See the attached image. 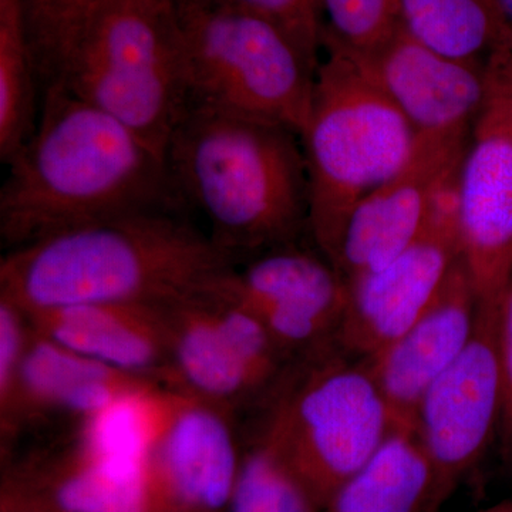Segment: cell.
Instances as JSON below:
<instances>
[{"instance_id":"obj_25","label":"cell","mask_w":512,"mask_h":512,"mask_svg":"<svg viewBox=\"0 0 512 512\" xmlns=\"http://www.w3.org/2000/svg\"><path fill=\"white\" fill-rule=\"evenodd\" d=\"M100 0H23L40 83L55 82L80 29Z\"/></svg>"},{"instance_id":"obj_20","label":"cell","mask_w":512,"mask_h":512,"mask_svg":"<svg viewBox=\"0 0 512 512\" xmlns=\"http://www.w3.org/2000/svg\"><path fill=\"white\" fill-rule=\"evenodd\" d=\"M436 476L413 427L397 424L322 512H436Z\"/></svg>"},{"instance_id":"obj_3","label":"cell","mask_w":512,"mask_h":512,"mask_svg":"<svg viewBox=\"0 0 512 512\" xmlns=\"http://www.w3.org/2000/svg\"><path fill=\"white\" fill-rule=\"evenodd\" d=\"M165 164L175 195L204 215L232 261L291 245L308 229V170L291 128L190 106Z\"/></svg>"},{"instance_id":"obj_12","label":"cell","mask_w":512,"mask_h":512,"mask_svg":"<svg viewBox=\"0 0 512 512\" xmlns=\"http://www.w3.org/2000/svg\"><path fill=\"white\" fill-rule=\"evenodd\" d=\"M467 141L419 136L409 163L357 204L335 261L346 284L379 271L419 237L440 195L456 181Z\"/></svg>"},{"instance_id":"obj_27","label":"cell","mask_w":512,"mask_h":512,"mask_svg":"<svg viewBox=\"0 0 512 512\" xmlns=\"http://www.w3.org/2000/svg\"><path fill=\"white\" fill-rule=\"evenodd\" d=\"M244 10L284 32L309 62L318 66L322 52V0H208Z\"/></svg>"},{"instance_id":"obj_32","label":"cell","mask_w":512,"mask_h":512,"mask_svg":"<svg viewBox=\"0 0 512 512\" xmlns=\"http://www.w3.org/2000/svg\"><path fill=\"white\" fill-rule=\"evenodd\" d=\"M480 512H512V500L503 501V503L495 504L493 507L485 508Z\"/></svg>"},{"instance_id":"obj_5","label":"cell","mask_w":512,"mask_h":512,"mask_svg":"<svg viewBox=\"0 0 512 512\" xmlns=\"http://www.w3.org/2000/svg\"><path fill=\"white\" fill-rule=\"evenodd\" d=\"M53 83L106 111L165 158L190 109L174 0H100Z\"/></svg>"},{"instance_id":"obj_24","label":"cell","mask_w":512,"mask_h":512,"mask_svg":"<svg viewBox=\"0 0 512 512\" xmlns=\"http://www.w3.org/2000/svg\"><path fill=\"white\" fill-rule=\"evenodd\" d=\"M228 512H322L309 488L264 439L241 460Z\"/></svg>"},{"instance_id":"obj_26","label":"cell","mask_w":512,"mask_h":512,"mask_svg":"<svg viewBox=\"0 0 512 512\" xmlns=\"http://www.w3.org/2000/svg\"><path fill=\"white\" fill-rule=\"evenodd\" d=\"M323 33L357 55L386 45L402 28V0H322Z\"/></svg>"},{"instance_id":"obj_29","label":"cell","mask_w":512,"mask_h":512,"mask_svg":"<svg viewBox=\"0 0 512 512\" xmlns=\"http://www.w3.org/2000/svg\"><path fill=\"white\" fill-rule=\"evenodd\" d=\"M498 357L503 380V413H501V456L512 471V276L498 308Z\"/></svg>"},{"instance_id":"obj_28","label":"cell","mask_w":512,"mask_h":512,"mask_svg":"<svg viewBox=\"0 0 512 512\" xmlns=\"http://www.w3.org/2000/svg\"><path fill=\"white\" fill-rule=\"evenodd\" d=\"M30 335L28 315L8 299L0 298V429L12 436L20 369Z\"/></svg>"},{"instance_id":"obj_18","label":"cell","mask_w":512,"mask_h":512,"mask_svg":"<svg viewBox=\"0 0 512 512\" xmlns=\"http://www.w3.org/2000/svg\"><path fill=\"white\" fill-rule=\"evenodd\" d=\"M168 387L232 410L268 386L239 353L207 292L168 305Z\"/></svg>"},{"instance_id":"obj_10","label":"cell","mask_w":512,"mask_h":512,"mask_svg":"<svg viewBox=\"0 0 512 512\" xmlns=\"http://www.w3.org/2000/svg\"><path fill=\"white\" fill-rule=\"evenodd\" d=\"M460 259L454 181L440 195L419 237L402 254L348 284L336 348L352 359L365 360L389 346L429 308Z\"/></svg>"},{"instance_id":"obj_16","label":"cell","mask_w":512,"mask_h":512,"mask_svg":"<svg viewBox=\"0 0 512 512\" xmlns=\"http://www.w3.org/2000/svg\"><path fill=\"white\" fill-rule=\"evenodd\" d=\"M25 313L35 332L64 348L130 375L170 384L168 305L84 303Z\"/></svg>"},{"instance_id":"obj_9","label":"cell","mask_w":512,"mask_h":512,"mask_svg":"<svg viewBox=\"0 0 512 512\" xmlns=\"http://www.w3.org/2000/svg\"><path fill=\"white\" fill-rule=\"evenodd\" d=\"M498 308L478 305L476 329L467 348L431 384L414 414L413 429L433 466L440 505L480 463L500 430Z\"/></svg>"},{"instance_id":"obj_17","label":"cell","mask_w":512,"mask_h":512,"mask_svg":"<svg viewBox=\"0 0 512 512\" xmlns=\"http://www.w3.org/2000/svg\"><path fill=\"white\" fill-rule=\"evenodd\" d=\"M150 384L160 383L73 352L30 326L10 439L47 414H73L84 420L124 394Z\"/></svg>"},{"instance_id":"obj_6","label":"cell","mask_w":512,"mask_h":512,"mask_svg":"<svg viewBox=\"0 0 512 512\" xmlns=\"http://www.w3.org/2000/svg\"><path fill=\"white\" fill-rule=\"evenodd\" d=\"M190 106L281 124L301 134L318 66L272 23L208 0H174Z\"/></svg>"},{"instance_id":"obj_7","label":"cell","mask_w":512,"mask_h":512,"mask_svg":"<svg viewBox=\"0 0 512 512\" xmlns=\"http://www.w3.org/2000/svg\"><path fill=\"white\" fill-rule=\"evenodd\" d=\"M396 426L365 365L326 345L279 397L262 439L285 458L323 510Z\"/></svg>"},{"instance_id":"obj_1","label":"cell","mask_w":512,"mask_h":512,"mask_svg":"<svg viewBox=\"0 0 512 512\" xmlns=\"http://www.w3.org/2000/svg\"><path fill=\"white\" fill-rule=\"evenodd\" d=\"M6 165L0 235L8 251L177 197L160 153L60 83L45 87L35 130Z\"/></svg>"},{"instance_id":"obj_4","label":"cell","mask_w":512,"mask_h":512,"mask_svg":"<svg viewBox=\"0 0 512 512\" xmlns=\"http://www.w3.org/2000/svg\"><path fill=\"white\" fill-rule=\"evenodd\" d=\"M301 143L309 181L308 229L335 265L350 215L409 163L417 136L355 53L323 33Z\"/></svg>"},{"instance_id":"obj_14","label":"cell","mask_w":512,"mask_h":512,"mask_svg":"<svg viewBox=\"0 0 512 512\" xmlns=\"http://www.w3.org/2000/svg\"><path fill=\"white\" fill-rule=\"evenodd\" d=\"M477 315L476 291L460 259L423 315L389 346L359 360L375 379L397 424L413 427L424 394L467 348Z\"/></svg>"},{"instance_id":"obj_23","label":"cell","mask_w":512,"mask_h":512,"mask_svg":"<svg viewBox=\"0 0 512 512\" xmlns=\"http://www.w3.org/2000/svg\"><path fill=\"white\" fill-rule=\"evenodd\" d=\"M39 73L23 0H0V160L8 163L28 141L39 117Z\"/></svg>"},{"instance_id":"obj_13","label":"cell","mask_w":512,"mask_h":512,"mask_svg":"<svg viewBox=\"0 0 512 512\" xmlns=\"http://www.w3.org/2000/svg\"><path fill=\"white\" fill-rule=\"evenodd\" d=\"M239 467L229 410L181 392L148 458L154 512L228 510Z\"/></svg>"},{"instance_id":"obj_15","label":"cell","mask_w":512,"mask_h":512,"mask_svg":"<svg viewBox=\"0 0 512 512\" xmlns=\"http://www.w3.org/2000/svg\"><path fill=\"white\" fill-rule=\"evenodd\" d=\"M355 55L417 136H470L484 99L485 63L437 55L403 28L376 52Z\"/></svg>"},{"instance_id":"obj_22","label":"cell","mask_w":512,"mask_h":512,"mask_svg":"<svg viewBox=\"0 0 512 512\" xmlns=\"http://www.w3.org/2000/svg\"><path fill=\"white\" fill-rule=\"evenodd\" d=\"M181 392L150 384L124 394L83 420L79 446L96 456L148 466V458L173 419Z\"/></svg>"},{"instance_id":"obj_31","label":"cell","mask_w":512,"mask_h":512,"mask_svg":"<svg viewBox=\"0 0 512 512\" xmlns=\"http://www.w3.org/2000/svg\"><path fill=\"white\" fill-rule=\"evenodd\" d=\"M495 2H497L504 19L507 20L508 25L512 29V0H495Z\"/></svg>"},{"instance_id":"obj_11","label":"cell","mask_w":512,"mask_h":512,"mask_svg":"<svg viewBox=\"0 0 512 512\" xmlns=\"http://www.w3.org/2000/svg\"><path fill=\"white\" fill-rule=\"evenodd\" d=\"M254 315L286 355L312 353L335 342L349 288L322 254L291 245L229 266L205 288Z\"/></svg>"},{"instance_id":"obj_30","label":"cell","mask_w":512,"mask_h":512,"mask_svg":"<svg viewBox=\"0 0 512 512\" xmlns=\"http://www.w3.org/2000/svg\"><path fill=\"white\" fill-rule=\"evenodd\" d=\"M5 503H8L15 512H64L55 510V508L42 507V505H36L32 503H26V501L19 500L15 495L10 493L6 494Z\"/></svg>"},{"instance_id":"obj_2","label":"cell","mask_w":512,"mask_h":512,"mask_svg":"<svg viewBox=\"0 0 512 512\" xmlns=\"http://www.w3.org/2000/svg\"><path fill=\"white\" fill-rule=\"evenodd\" d=\"M234 261L167 207L63 229L0 262V298L35 312L84 303L171 305L205 291Z\"/></svg>"},{"instance_id":"obj_19","label":"cell","mask_w":512,"mask_h":512,"mask_svg":"<svg viewBox=\"0 0 512 512\" xmlns=\"http://www.w3.org/2000/svg\"><path fill=\"white\" fill-rule=\"evenodd\" d=\"M19 500L64 512H154L148 466L96 456L77 444L37 473Z\"/></svg>"},{"instance_id":"obj_8","label":"cell","mask_w":512,"mask_h":512,"mask_svg":"<svg viewBox=\"0 0 512 512\" xmlns=\"http://www.w3.org/2000/svg\"><path fill=\"white\" fill-rule=\"evenodd\" d=\"M456 191L461 259L478 305L498 306L512 276V47L485 62L484 99Z\"/></svg>"},{"instance_id":"obj_21","label":"cell","mask_w":512,"mask_h":512,"mask_svg":"<svg viewBox=\"0 0 512 512\" xmlns=\"http://www.w3.org/2000/svg\"><path fill=\"white\" fill-rule=\"evenodd\" d=\"M402 28L457 62L484 64L494 50L512 47V29L495 0H402Z\"/></svg>"}]
</instances>
